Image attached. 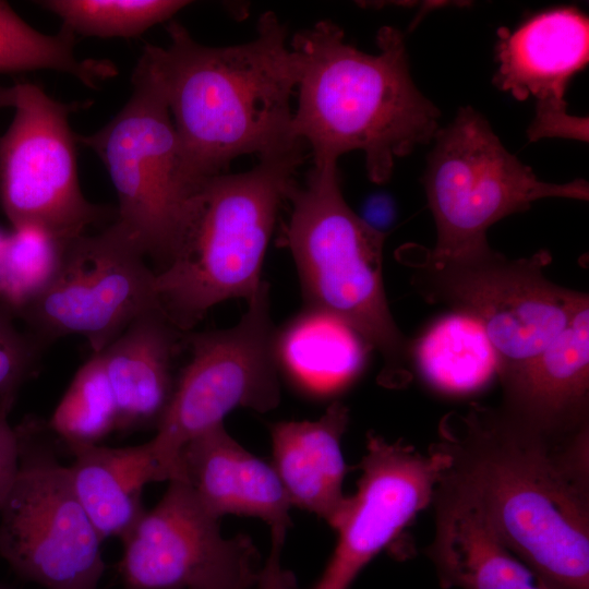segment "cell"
Masks as SVG:
<instances>
[{"label": "cell", "mask_w": 589, "mask_h": 589, "mask_svg": "<svg viewBox=\"0 0 589 589\" xmlns=\"http://www.w3.org/2000/svg\"><path fill=\"white\" fill-rule=\"evenodd\" d=\"M431 446L546 587L589 589V424L549 431L471 402L443 416Z\"/></svg>", "instance_id": "cell-1"}, {"label": "cell", "mask_w": 589, "mask_h": 589, "mask_svg": "<svg viewBox=\"0 0 589 589\" xmlns=\"http://www.w3.org/2000/svg\"><path fill=\"white\" fill-rule=\"evenodd\" d=\"M167 32L168 45H146L140 60L166 100L193 182L223 173L241 155L304 146L291 132L299 61L273 12L260 17L252 40L235 46L202 45L177 21Z\"/></svg>", "instance_id": "cell-2"}, {"label": "cell", "mask_w": 589, "mask_h": 589, "mask_svg": "<svg viewBox=\"0 0 589 589\" xmlns=\"http://www.w3.org/2000/svg\"><path fill=\"white\" fill-rule=\"evenodd\" d=\"M376 44L375 55L357 49L332 21L293 36L300 73L291 132L310 146L314 167L361 151L370 180L384 183L397 158L434 139L440 111L411 77L402 34L384 26Z\"/></svg>", "instance_id": "cell-3"}, {"label": "cell", "mask_w": 589, "mask_h": 589, "mask_svg": "<svg viewBox=\"0 0 589 589\" xmlns=\"http://www.w3.org/2000/svg\"><path fill=\"white\" fill-rule=\"evenodd\" d=\"M302 160L303 146L199 185L169 261L155 272L159 306L179 329L190 332L219 302H248L260 291L277 214Z\"/></svg>", "instance_id": "cell-4"}, {"label": "cell", "mask_w": 589, "mask_h": 589, "mask_svg": "<svg viewBox=\"0 0 589 589\" xmlns=\"http://www.w3.org/2000/svg\"><path fill=\"white\" fill-rule=\"evenodd\" d=\"M284 242L296 263L308 308L329 313L356 330L383 360L380 382L411 380V341L390 313L383 280L386 233L346 203L337 165L312 167L292 185Z\"/></svg>", "instance_id": "cell-5"}, {"label": "cell", "mask_w": 589, "mask_h": 589, "mask_svg": "<svg viewBox=\"0 0 589 589\" xmlns=\"http://www.w3.org/2000/svg\"><path fill=\"white\" fill-rule=\"evenodd\" d=\"M400 261L412 271V285L431 303L466 314L484 329L498 358L497 377L537 356L569 324L589 297L545 276L548 250L510 259L489 250L438 259L407 244Z\"/></svg>", "instance_id": "cell-6"}, {"label": "cell", "mask_w": 589, "mask_h": 589, "mask_svg": "<svg viewBox=\"0 0 589 589\" xmlns=\"http://www.w3.org/2000/svg\"><path fill=\"white\" fill-rule=\"evenodd\" d=\"M421 182L432 212L436 242L428 252L438 259L482 253L491 247L489 228L534 201L563 197L587 201L588 182L540 180L509 153L489 121L472 107L435 134Z\"/></svg>", "instance_id": "cell-7"}, {"label": "cell", "mask_w": 589, "mask_h": 589, "mask_svg": "<svg viewBox=\"0 0 589 589\" xmlns=\"http://www.w3.org/2000/svg\"><path fill=\"white\" fill-rule=\"evenodd\" d=\"M17 470L0 510V557L45 589H98L106 565L101 538L73 490L48 425L34 417L14 426Z\"/></svg>", "instance_id": "cell-8"}, {"label": "cell", "mask_w": 589, "mask_h": 589, "mask_svg": "<svg viewBox=\"0 0 589 589\" xmlns=\"http://www.w3.org/2000/svg\"><path fill=\"white\" fill-rule=\"evenodd\" d=\"M132 94L103 128L76 135L92 149L115 188L117 221L160 271L169 261L189 202L202 183L187 175L166 100L139 59Z\"/></svg>", "instance_id": "cell-9"}, {"label": "cell", "mask_w": 589, "mask_h": 589, "mask_svg": "<svg viewBox=\"0 0 589 589\" xmlns=\"http://www.w3.org/2000/svg\"><path fill=\"white\" fill-rule=\"evenodd\" d=\"M276 330L269 310V286L248 301L230 328L188 332L190 360L177 376L168 408L149 441L166 480L176 476L181 448L224 423L237 408L266 412L280 400Z\"/></svg>", "instance_id": "cell-10"}, {"label": "cell", "mask_w": 589, "mask_h": 589, "mask_svg": "<svg viewBox=\"0 0 589 589\" xmlns=\"http://www.w3.org/2000/svg\"><path fill=\"white\" fill-rule=\"evenodd\" d=\"M145 257L113 220L98 233L62 242L46 281L13 311L45 348L80 335L100 352L139 315L160 309Z\"/></svg>", "instance_id": "cell-11"}, {"label": "cell", "mask_w": 589, "mask_h": 589, "mask_svg": "<svg viewBox=\"0 0 589 589\" xmlns=\"http://www.w3.org/2000/svg\"><path fill=\"white\" fill-rule=\"evenodd\" d=\"M14 86L15 113L0 135V204L12 228L62 243L116 219L113 209L87 201L79 182L70 116L89 103L56 100L32 82Z\"/></svg>", "instance_id": "cell-12"}, {"label": "cell", "mask_w": 589, "mask_h": 589, "mask_svg": "<svg viewBox=\"0 0 589 589\" xmlns=\"http://www.w3.org/2000/svg\"><path fill=\"white\" fill-rule=\"evenodd\" d=\"M156 506L121 541L124 589H252L260 553L247 534L225 538L189 485L168 481Z\"/></svg>", "instance_id": "cell-13"}, {"label": "cell", "mask_w": 589, "mask_h": 589, "mask_svg": "<svg viewBox=\"0 0 589 589\" xmlns=\"http://www.w3.org/2000/svg\"><path fill=\"white\" fill-rule=\"evenodd\" d=\"M447 466V457L432 446L424 454L402 440L369 432L357 491L347 496L333 527L334 552L311 589H350L362 569L432 504Z\"/></svg>", "instance_id": "cell-14"}, {"label": "cell", "mask_w": 589, "mask_h": 589, "mask_svg": "<svg viewBox=\"0 0 589 589\" xmlns=\"http://www.w3.org/2000/svg\"><path fill=\"white\" fill-rule=\"evenodd\" d=\"M497 36L494 84L517 100L529 96L538 100L529 139L587 141V119L569 116L564 99L569 80L588 63L587 16L575 8L555 9L534 15L514 32L500 28Z\"/></svg>", "instance_id": "cell-15"}, {"label": "cell", "mask_w": 589, "mask_h": 589, "mask_svg": "<svg viewBox=\"0 0 589 589\" xmlns=\"http://www.w3.org/2000/svg\"><path fill=\"white\" fill-rule=\"evenodd\" d=\"M432 504L435 533L425 553L443 589H550L505 545L472 493L444 471Z\"/></svg>", "instance_id": "cell-16"}, {"label": "cell", "mask_w": 589, "mask_h": 589, "mask_svg": "<svg viewBox=\"0 0 589 589\" xmlns=\"http://www.w3.org/2000/svg\"><path fill=\"white\" fill-rule=\"evenodd\" d=\"M213 516L260 518L286 534L292 507L272 464L237 442L224 423L189 441L180 450L176 476ZM171 479V480H172Z\"/></svg>", "instance_id": "cell-17"}, {"label": "cell", "mask_w": 589, "mask_h": 589, "mask_svg": "<svg viewBox=\"0 0 589 589\" xmlns=\"http://www.w3.org/2000/svg\"><path fill=\"white\" fill-rule=\"evenodd\" d=\"M501 406L549 431L589 424V303L537 356L498 378Z\"/></svg>", "instance_id": "cell-18"}, {"label": "cell", "mask_w": 589, "mask_h": 589, "mask_svg": "<svg viewBox=\"0 0 589 589\" xmlns=\"http://www.w3.org/2000/svg\"><path fill=\"white\" fill-rule=\"evenodd\" d=\"M187 333L161 309H152L99 352L118 409L117 430L157 428L175 389L173 362Z\"/></svg>", "instance_id": "cell-19"}, {"label": "cell", "mask_w": 589, "mask_h": 589, "mask_svg": "<svg viewBox=\"0 0 589 589\" xmlns=\"http://www.w3.org/2000/svg\"><path fill=\"white\" fill-rule=\"evenodd\" d=\"M348 423V407L335 400L316 420L271 425L272 466L292 507L316 515L332 528L347 501L341 438Z\"/></svg>", "instance_id": "cell-20"}, {"label": "cell", "mask_w": 589, "mask_h": 589, "mask_svg": "<svg viewBox=\"0 0 589 589\" xmlns=\"http://www.w3.org/2000/svg\"><path fill=\"white\" fill-rule=\"evenodd\" d=\"M72 454L67 467L83 509L103 541L121 540L146 512L144 486L166 480L151 442L118 448L96 444Z\"/></svg>", "instance_id": "cell-21"}, {"label": "cell", "mask_w": 589, "mask_h": 589, "mask_svg": "<svg viewBox=\"0 0 589 589\" xmlns=\"http://www.w3.org/2000/svg\"><path fill=\"white\" fill-rule=\"evenodd\" d=\"M370 351L349 325L313 308L305 306L276 330L279 372L313 394H329L348 385L363 370Z\"/></svg>", "instance_id": "cell-22"}, {"label": "cell", "mask_w": 589, "mask_h": 589, "mask_svg": "<svg viewBox=\"0 0 589 589\" xmlns=\"http://www.w3.org/2000/svg\"><path fill=\"white\" fill-rule=\"evenodd\" d=\"M411 361L432 388L455 396L482 389L498 372L497 354L482 326L458 312L437 318L411 341Z\"/></svg>", "instance_id": "cell-23"}, {"label": "cell", "mask_w": 589, "mask_h": 589, "mask_svg": "<svg viewBox=\"0 0 589 589\" xmlns=\"http://www.w3.org/2000/svg\"><path fill=\"white\" fill-rule=\"evenodd\" d=\"M75 39L63 27L55 35L40 33L0 0V74L53 70L72 75L89 88H98L99 83L117 75L109 60L80 59Z\"/></svg>", "instance_id": "cell-24"}, {"label": "cell", "mask_w": 589, "mask_h": 589, "mask_svg": "<svg viewBox=\"0 0 589 589\" xmlns=\"http://www.w3.org/2000/svg\"><path fill=\"white\" fill-rule=\"evenodd\" d=\"M117 423L118 409L101 356L93 353L75 373L47 425L72 453L98 444L117 430Z\"/></svg>", "instance_id": "cell-25"}, {"label": "cell", "mask_w": 589, "mask_h": 589, "mask_svg": "<svg viewBox=\"0 0 589 589\" xmlns=\"http://www.w3.org/2000/svg\"><path fill=\"white\" fill-rule=\"evenodd\" d=\"M183 0H45L38 4L56 14L75 36L132 38L171 21L189 5Z\"/></svg>", "instance_id": "cell-26"}, {"label": "cell", "mask_w": 589, "mask_h": 589, "mask_svg": "<svg viewBox=\"0 0 589 589\" xmlns=\"http://www.w3.org/2000/svg\"><path fill=\"white\" fill-rule=\"evenodd\" d=\"M60 242L45 232L13 229L0 249V298L13 310L46 281L58 259Z\"/></svg>", "instance_id": "cell-27"}, {"label": "cell", "mask_w": 589, "mask_h": 589, "mask_svg": "<svg viewBox=\"0 0 589 589\" xmlns=\"http://www.w3.org/2000/svg\"><path fill=\"white\" fill-rule=\"evenodd\" d=\"M13 309L0 298V395L17 394L38 371L45 347L16 323Z\"/></svg>", "instance_id": "cell-28"}, {"label": "cell", "mask_w": 589, "mask_h": 589, "mask_svg": "<svg viewBox=\"0 0 589 589\" xmlns=\"http://www.w3.org/2000/svg\"><path fill=\"white\" fill-rule=\"evenodd\" d=\"M17 394L0 395V510L17 470L19 446L15 428L9 422Z\"/></svg>", "instance_id": "cell-29"}, {"label": "cell", "mask_w": 589, "mask_h": 589, "mask_svg": "<svg viewBox=\"0 0 589 589\" xmlns=\"http://www.w3.org/2000/svg\"><path fill=\"white\" fill-rule=\"evenodd\" d=\"M271 534V552L259 573L257 589H301L296 575L281 565L280 554L286 536Z\"/></svg>", "instance_id": "cell-30"}, {"label": "cell", "mask_w": 589, "mask_h": 589, "mask_svg": "<svg viewBox=\"0 0 589 589\" xmlns=\"http://www.w3.org/2000/svg\"><path fill=\"white\" fill-rule=\"evenodd\" d=\"M15 86H4L0 84V110L5 108H13L15 105Z\"/></svg>", "instance_id": "cell-31"}, {"label": "cell", "mask_w": 589, "mask_h": 589, "mask_svg": "<svg viewBox=\"0 0 589 589\" xmlns=\"http://www.w3.org/2000/svg\"><path fill=\"white\" fill-rule=\"evenodd\" d=\"M0 589H11V588L5 586L4 584L0 582Z\"/></svg>", "instance_id": "cell-32"}]
</instances>
